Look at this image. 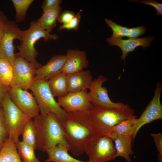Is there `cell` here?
Listing matches in <instances>:
<instances>
[{
  "label": "cell",
  "mask_w": 162,
  "mask_h": 162,
  "mask_svg": "<svg viewBox=\"0 0 162 162\" xmlns=\"http://www.w3.org/2000/svg\"><path fill=\"white\" fill-rule=\"evenodd\" d=\"M87 113L89 124L96 136H109L113 127L120 122L136 117L134 111L127 104L121 108L92 105Z\"/></svg>",
  "instance_id": "6da1fadb"
},
{
  "label": "cell",
  "mask_w": 162,
  "mask_h": 162,
  "mask_svg": "<svg viewBox=\"0 0 162 162\" xmlns=\"http://www.w3.org/2000/svg\"><path fill=\"white\" fill-rule=\"evenodd\" d=\"M62 122L69 151L77 157L80 156L84 153L86 142L95 135L89 124L87 112L67 113Z\"/></svg>",
  "instance_id": "7a4b0ae2"
},
{
  "label": "cell",
  "mask_w": 162,
  "mask_h": 162,
  "mask_svg": "<svg viewBox=\"0 0 162 162\" xmlns=\"http://www.w3.org/2000/svg\"><path fill=\"white\" fill-rule=\"evenodd\" d=\"M34 121L37 132V148L45 152L62 144L69 149L62 122L55 115L39 114Z\"/></svg>",
  "instance_id": "3957f363"
},
{
  "label": "cell",
  "mask_w": 162,
  "mask_h": 162,
  "mask_svg": "<svg viewBox=\"0 0 162 162\" xmlns=\"http://www.w3.org/2000/svg\"><path fill=\"white\" fill-rule=\"evenodd\" d=\"M48 31L41 28L36 21H32L29 28L23 31V35L21 44L17 46L19 50L18 54L33 64L37 68L42 66L36 59L38 53L35 48L36 42L43 38L45 42L49 40H56L58 38L56 34H51Z\"/></svg>",
  "instance_id": "277c9868"
},
{
  "label": "cell",
  "mask_w": 162,
  "mask_h": 162,
  "mask_svg": "<svg viewBox=\"0 0 162 162\" xmlns=\"http://www.w3.org/2000/svg\"><path fill=\"white\" fill-rule=\"evenodd\" d=\"M37 102L40 114L55 115L62 122L67 113L58 105L49 87L47 80H36L31 89Z\"/></svg>",
  "instance_id": "5b68a950"
},
{
  "label": "cell",
  "mask_w": 162,
  "mask_h": 162,
  "mask_svg": "<svg viewBox=\"0 0 162 162\" xmlns=\"http://www.w3.org/2000/svg\"><path fill=\"white\" fill-rule=\"evenodd\" d=\"M84 151L91 162H109L117 157L113 140L108 136H94L85 144Z\"/></svg>",
  "instance_id": "8992f818"
},
{
  "label": "cell",
  "mask_w": 162,
  "mask_h": 162,
  "mask_svg": "<svg viewBox=\"0 0 162 162\" xmlns=\"http://www.w3.org/2000/svg\"><path fill=\"white\" fill-rule=\"evenodd\" d=\"M2 108L9 137L16 143L19 141V138L24 125L32 118L23 112L15 105L11 100L8 92L4 98Z\"/></svg>",
  "instance_id": "52a82bcc"
},
{
  "label": "cell",
  "mask_w": 162,
  "mask_h": 162,
  "mask_svg": "<svg viewBox=\"0 0 162 162\" xmlns=\"http://www.w3.org/2000/svg\"><path fill=\"white\" fill-rule=\"evenodd\" d=\"M12 65L13 78L10 87L26 90H31L36 80L37 68L18 54H16Z\"/></svg>",
  "instance_id": "ba28073f"
},
{
  "label": "cell",
  "mask_w": 162,
  "mask_h": 162,
  "mask_svg": "<svg viewBox=\"0 0 162 162\" xmlns=\"http://www.w3.org/2000/svg\"><path fill=\"white\" fill-rule=\"evenodd\" d=\"M23 35V31L19 28L16 22L8 21L0 39V58L7 60L12 65L16 56L14 41L18 39L21 42Z\"/></svg>",
  "instance_id": "9c48e42d"
},
{
  "label": "cell",
  "mask_w": 162,
  "mask_h": 162,
  "mask_svg": "<svg viewBox=\"0 0 162 162\" xmlns=\"http://www.w3.org/2000/svg\"><path fill=\"white\" fill-rule=\"evenodd\" d=\"M57 102L67 113L77 112H88L92 106L87 90L68 93L63 97L58 98Z\"/></svg>",
  "instance_id": "30bf717a"
},
{
  "label": "cell",
  "mask_w": 162,
  "mask_h": 162,
  "mask_svg": "<svg viewBox=\"0 0 162 162\" xmlns=\"http://www.w3.org/2000/svg\"><path fill=\"white\" fill-rule=\"evenodd\" d=\"M108 78L102 75H99L93 80L89 88V98L92 105L99 106L109 108H121L125 104L121 102L112 101L108 94L106 87L102 85L108 80Z\"/></svg>",
  "instance_id": "8fae6325"
},
{
  "label": "cell",
  "mask_w": 162,
  "mask_h": 162,
  "mask_svg": "<svg viewBox=\"0 0 162 162\" xmlns=\"http://www.w3.org/2000/svg\"><path fill=\"white\" fill-rule=\"evenodd\" d=\"M162 86L158 83L154 91V96L147 106L140 117L137 119L135 130L133 135L134 140L137 134L143 126L157 120L162 119V106L160 101Z\"/></svg>",
  "instance_id": "7c38bea8"
},
{
  "label": "cell",
  "mask_w": 162,
  "mask_h": 162,
  "mask_svg": "<svg viewBox=\"0 0 162 162\" xmlns=\"http://www.w3.org/2000/svg\"><path fill=\"white\" fill-rule=\"evenodd\" d=\"M8 93L12 101L23 112L32 118L39 114L36 100L27 90L9 87Z\"/></svg>",
  "instance_id": "4fadbf2b"
},
{
  "label": "cell",
  "mask_w": 162,
  "mask_h": 162,
  "mask_svg": "<svg viewBox=\"0 0 162 162\" xmlns=\"http://www.w3.org/2000/svg\"><path fill=\"white\" fill-rule=\"evenodd\" d=\"M65 55L62 72L66 74L76 73L88 67L89 61L85 52L77 49H68Z\"/></svg>",
  "instance_id": "5bb4252c"
},
{
  "label": "cell",
  "mask_w": 162,
  "mask_h": 162,
  "mask_svg": "<svg viewBox=\"0 0 162 162\" xmlns=\"http://www.w3.org/2000/svg\"><path fill=\"white\" fill-rule=\"evenodd\" d=\"M154 39V37L152 36L142 38H129L127 40L111 37L106 38V41L110 45L116 46L121 49L122 54L121 59L124 61L130 52H132L140 46H142L144 49L149 47Z\"/></svg>",
  "instance_id": "9a60e30c"
},
{
  "label": "cell",
  "mask_w": 162,
  "mask_h": 162,
  "mask_svg": "<svg viewBox=\"0 0 162 162\" xmlns=\"http://www.w3.org/2000/svg\"><path fill=\"white\" fill-rule=\"evenodd\" d=\"M65 58V55L62 54L52 56L46 64L36 69L35 80H48L62 72Z\"/></svg>",
  "instance_id": "2e32d148"
},
{
  "label": "cell",
  "mask_w": 162,
  "mask_h": 162,
  "mask_svg": "<svg viewBox=\"0 0 162 162\" xmlns=\"http://www.w3.org/2000/svg\"><path fill=\"white\" fill-rule=\"evenodd\" d=\"M66 80L68 93L89 89L93 80L89 70H82L66 75Z\"/></svg>",
  "instance_id": "e0dca14e"
},
{
  "label": "cell",
  "mask_w": 162,
  "mask_h": 162,
  "mask_svg": "<svg viewBox=\"0 0 162 162\" xmlns=\"http://www.w3.org/2000/svg\"><path fill=\"white\" fill-rule=\"evenodd\" d=\"M110 137L115 142L117 157L123 158L128 162H132L131 157L134 154L132 148V136L119 135L112 132Z\"/></svg>",
  "instance_id": "ac0fdd59"
},
{
  "label": "cell",
  "mask_w": 162,
  "mask_h": 162,
  "mask_svg": "<svg viewBox=\"0 0 162 162\" xmlns=\"http://www.w3.org/2000/svg\"><path fill=\"white\" fill-rule=\"evenodd\" d=\"M68 147L62 144L57 145L46 151L48 158L45 162H91L76 159L69 154Z\"/></svg>",
  "instance_id": "d6986e66"
},
{
  "label": "cell",
  "mask_w": 162,
  "mask_h": 162,
  "mask_svg": "<svg viewBox=\"0 0 162 162\" xmlns=\"http://www.w3.org/2000/svg\"><path fill=\"white\" fill-rule=\"evenodd\" d=\"M47 82L50 90L54 97L61 98L68 93L65 74L62 72L50 78Z\"/></svg>",
  "instance_id": "ffe728a7"
},
{
  "label": "cell",
  "mask_w": 162,
  "mask_h": 162,
  "mask_svg": "<svg viewBox=\"0 0 162 162\" xmlns=\"http://www.w3.org/2000/svg\"><path fill=\"white\" fill-rule=\"evenodd\" d=\"M62 8L60 6L44 12L41 16L36 21L41 28L51 33L56 26V23Z\"/></svg>",
  "instance_id": "44dd1931"
},
{
  "label": "cell",
  "mask_w": 162,
  "mask_h": 162,
  "mask_svg": "<svg viewBox=\"0 0 162 162\" xmlns=\"http://www.w3.org/2000/svg\"><path fill=\"white\" fill-rule=\"evenodd\" d=\"M0 162H23L18 153L15 142L9 137L0 151Z\"/></svg>",
  "instance_id": "7402d4cb"
},
{
  "label": "cell",
  "mask_w": 162,
  "mask_h": 162,
  "mask_svg": "<svg viewBox=\"0 0 162 162\" xmlns=\"http://www.w3.org/2000/svg\"><path fill=\"white\" fill-rule=\"evenodd\" d=\"M30 119L24 125L21 134L22 141L35 149L37 148V132L34 120Z\"/></svg>",
  "instance_id": "603a6c76"
},
{
  "label": "cell",
  "mask_w": 162,
  "mask_h": 162,
  "mask_svg": "<svg viewBox=\"0 0 162 162\" xmlns=\"http://www.w3.org/2000/svg\"><path fill=\"white\" fill-rule=\"evenodd\" d=\"M137 120V118H134L123 121L113 127L112 132L117 134L132 136Z\"/></svg>",
  "instance_id": "cb8c5ba5"
},
{
  "label": "cell",
  "mask_w": 162,
  "mask_h": 162,
  "mask_svg": "<svg viewBox=\"0 0 162 162\" xmlns=\"http://www.w3.org/2000/svg\"><path fill=\"white\" fill-rule=\"evenodd\" d=\"M13 78L12 65L7 60L0 58V81L4 86L10 87Z\"/></svg>",
  "instance_id": "d4e9b609"
},
{
  "label": "cell",
  "mask_w": 162,
  "mask_h": 162,
  "mask_svg": "<svg viewBox=\"0 0 162 162\" xmlns=\"http://www.w3.org/2000/svg\"><path fill=\"white\" fill-rule=\"evenodd\" d=\"M16 145L18 153L23 162H40L35 155L34 149L22 141H18Z\"/></svg>",
  "instance_id": "484cf974"
},
{
  "label": "cell",
  "mask_w": 162,
  "mask_h": 162,
  "mask_svg": "<svg viewBox=\"0 0 162 162\" xmlns=\"http://www.w3.org/2000/svg\"><path fill=\"white\" fill-rule=\"evenodd\" d=\"M12 2L15 8L16 14L15 21L20 23L26 18L27 10L34 0H12Z\"/></svg>",
  "instance_id": "4316f807"
},
{
  "label": "cell",
  "mask_w": 162,
  "mask_h": 162,
  "mask_svg": "<svg viewBox=\"0 0 162 162\" xmlns=\"http://www.w3.org/2000/svg\"><path fill=\"white\" fill-rule=\"evenodd\" d=\"M105 21L112 30V34L111 37L122 39L124 37L129 38L130 28L121 26L109 19H106Z\"/></svg>",
  "instance_id": "83f0119b"
},
{
  "label": "cell",
  "mask_w": 162,
  "mask_h": 162,
  "mask_svg": "<svg viewBox=\"0 0 162 162\" xmlns=\"http://www.w3.org/2000/svg\"><path fill=\"white\" fill-rule=\"evenodd\" d=\"M8 137V131L3 110L0 107V142L4 143Z\"/></svg>",
  "instance_id": "f1b7e54d"
},
{
  "label": "cell",
  "mask_w": 162,
  "mask_h": 162,
  "mask_svg": "<svg viewBox=\"0 0 162 162\" xmlns=\"http://www.w3.org/2000/svg\"><path fill=\"white\" fill-rule=\"evenodd\" d=\"M81 18L80 12H79L69 22L60 26L58 28V31H60L63 29H67L68 30H77L78 29Z\"/></svg>",
  "instance_id": "f546056e"
},
{
  "label": "cell",
  "mask_w": 162,
  "mask_h": 162,
  "mask_svg": "<svg viewBox=\"0 0 162 162\" xmlns=\"http://www.w3.org/2000/svg\"><path fill=\"white\" fill-rule=\"evenodd\" d=\"M151 135L153 137L155 144L159 153L158 155V161L162 162V134L152 133Z\"/></svg>",
  "instance_id": "4dcf8cb0"
},
{
  "label": "cell",
  "mask_w": 162,
  "mask_h": 162,
  "mask_svg": "<svg viewBox=\"0 0 162 162\" xmlns=\"http://www.w3.org/2000/svg\"><path fill=\"white\" fill-rule=\"evenodd\" d=\"M76 15L72 11L64 10L60 14L57 20L62 24H66L71 20Z\"/></svg>",
  "instance_id": "1f68e13d"
},
{
  "label": "cell",
  "mask_w": 162,
  "mask_h": 162,
  "mask_svg": "<svg viewBox=\"0 0 162 162\" xmlns=\"http://www.w3.org/2000/svg\"><path fill=\"white\" fill-rule=\"evenodd\" d=\"M134 2H137L140 3L144 4H145L149 5L152 6L155 9L156 14L158 16H161L162 15V4L157 2L154 0H128Z\"/></svg>",
  "instance_id": "d6a6232c"
},
{
  "label": "cell",
  "mask_w": 162,
  "mask_h": 162,
  "mask_svg": "<svg viewBox=\"0 0 162 162\" xmlns=\"http://www.w3.org/2000/svg\"><path fill=\"white\" fill-rule=\"evenodd\" d=\"M62 2L61 0H44L42 5L44 12L59 6Z\"/></svg>",
  "instance_id": "836d02e7"
},
{
  "label": "cell",
  "mask_w": 162,
  "mask_h": 162,
  "mask_svg": "<svg viewBox=\"0 0 162 162\" xmlns=\"http://www.w3.org/2000/svg\"><path fill=\"white\" fill-rule=\"evenodd\" d=\"M129 38H137L139 36L144 34L146 32V27L143 26H140L130 28Z\"/></svg>",
  "instance_id": "e575fe53"
},
{
  "label": "cell",
  "mask_w": 162,
  "mask_h": 162,
  "mask_svg": "<svg viewBox=\"0 0 162 162\" xmlns=\"http://www.w3.org/2000/svg\"><path fill=\"white\" fill-rule=\"evenodd\" d=\"M8 21L4 13L0 10V39L4 29Z\"/></svg>",
  "instance_id": "d590c367"
},
{
  "label": "cell",
  "mask_w": 162,
  "mask_h": 162,
  "mask_svg": "<svg viewBox=\"0 0 162 162\" xmlns=\"http://www.w3.org/2000/svg\"><path fill=\"white\" fill-rule=\"evenodd\" d=\"M9 87L3 84L0 81V107L2 108V102L6 94L8 92Z\"/></svg>",
  "instance_id": "8d00e7d4"
},
{
  "label": "cell",
  "mask_w": 162,
  "mask_h": 162,
  "mask_svg": "<svg viewBox=\"0 0 162 162\" xmlns=\"http://www.w3.org/2000/svg\"><path fill=\"white\" fill-rule=\"evenodd\" d=\"M4 143L0 142V151L3 146Z\"/></svg>",
  "instance_id": "74e56055"
}]
</instances>
